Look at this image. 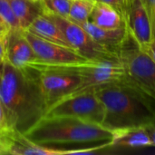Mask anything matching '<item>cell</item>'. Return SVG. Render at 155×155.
<instances>
[{"mask_svg":"<svg viewBox=\"0 0 155 155\" xmlns=\"http://www.w3.org/2000/svg\"><path fill=\"white\" fill-rule=\"evenodd\" d=\"M0 103L10 129L25 134L47 110L35 79L7 60L0 64Z\"/></svg>","mask_w":155,"mask_h":155,"instance_id":"obj_1","label":"cell"},{"mask_svg":"<svg viewBox=\"0 0 155 155\" xmlns=\"http://www.w3.org/2000/svg\"><path fill=\"white\" fill-rule=\"evenodd\" d=\"M105 107L103 126L114 132L130 127H147L155 111L146 95L125 82H116L94 90Z\"/></svg>","mask_w":155,"mask_h":155,"instance_id":"obj_2","label":"cell"},{"mask_svg":"<svg viewBox=\"0 0 155 155\" xmlns=\"http://www.w3.org/2000/svg\"><path fill=\"white\" fill-rule=\"evenodd\" d=\"M24 134L36 143L48 146L110 141L113 132L103 125L76 118L43 117Z\"/></svg>","mask_w":155,"mask_h":155,"instance_id":"obj_3","label":"cell"},{"mask_svg":"<svg viewBox=\"0 0 155 155\" xmlns=\"http://www.w3.org/2000/svg\"><path fill=\"white\" fill-rule=\"evenodd\" d=\"M78 65H54L37 60L24 70L35 79L48 109L80 86L82 78L77 70Z\"/></svg>","mask_w":155,"mask_h":155,"instance_id":"obj_4","label":"cell"},{"mask_svg":"<svg viewBox=\"0 0 155 155\" xmlns=\"http://www.w3.org/2000/svg\"><path fill=\"white\" fill-rule=\"evenodd\" d=\"M131 40V38H130ZM120 51L118 57L125 72V83L140 90L146 96L155 100V63L133 40Z\"/></svg>","mask_w":155,"mask_h":155,"instance_id":"obj_5","label":"cell"},{"mask_svg":"<svg viewBox=\"0 0 155 155\" xmlns=\"http://www.w3.org/2000/svg\"><path fill=\"white\" fill-rule=\"evenodd\" d=\"M105 113V107L94 91H88L56 102L46 110L44 117H72L103 125Z\"/></svg>","mask_w":155,"mask_h":155,"instance_id":"obj_6","label":"cell"},{"mask_svg":"<svg viewBox=\"0 0 155 155\" xmlns=\"http://www.w3.org/2000/svg\"><path fill=\"white\" fill-rule=\"evenodd\" d=\"M82 81L80 86L71 95L94 91V89L116 82H124L125 72L119 58L90 60L78 65Z\"/></svg>","mask_w":155,"mask_h":155,"instance_id":"obj_7","label":"cell"},{"mask_svg":"<svg viewBox=\"0 0 155 155\" xmlns=\"http://www.w3.org/2000/svg\"><path fill=\"white\" fill-rule=\"evenodd\" d=\"M47 15L61 29L71 48L88 60L118 58L117 55L97 44L84 28L70 19L52 14Z\"/></svg>","mask_w":155,"mask_h":155,"instance_id":"obj_8","label":"cell"},{"mask_svg":"<svg viewBox=\"0 0 155 155\" xmlns=\"http://www.w3.org/2000/svg\"><path fill=\"white\" fill-rule=\"evenodd\" d=\"M25 35L41 62L54 65H77L90 61L72 48L45 40L26 30Z\"/></svg>","mask_w":155,"mask_h":155,"instance_id":"obj_9","label":"cell"},{"mask_svg":"<svg viewBox=\"0 0 155 155\" xmlns=\"http://www.w3.org/2000/svg\"><path fill=\"white\" fill-rule=\"evenodd\" d=\"M125 24L131 38L143 47L153 38L150 19L141 0H130L126 6Z\"/></svg>","mask_w":155,"mask_h":155,"instance_id":"obj_10","label":"cell"},{"mask_svg":"<svg viewBox=\"0 0 155 155\" xmlns=\"http://www.w3.org/2000/svg\"><path fill=\"white\" fill-rule=\"evenodd\" d=\"M5 47L6 60L18 69L24 70L30 63L39 60L25 35V30L11 29Z\"/></svg>","mask_w":155,"mask_h":155,"instance_id":"obj_11","label":"cell"},{"mask_svg":"<svg viewBox=\"0 0 155 155\" xmlns=\"http://www.w3.org/2000/svg\"><path fill=\"white\" fill-rule=\"evenodd\" d=\"M80 25L84 28L97 44L117 56L131 38L126 25L118 28H103L87 21Z\"/></svg>","mask_w":155,"mask_h":155,"instance_id":"obj_12","label":"cell"},{"mask_svg":"<svg viewBox=\"0 0 155 155\" xmlns=\"http://www.w3.org/2000/svg\"><path fill=\"white\" fill-rule=\"evenodd\" d=\"M8 154L67 155V150H60L36 143L17 130H9L3 134Z\"/></svg>","mask_w":155,"mask_h":155,"instance_id":"obj_13","label":"cell"},{"mask_svg":"<svg viewBox=\"0 0 155 155\" xmlns=\"http://www.w3.org/2000/svg\"><path fill=\"white\" fill-rule=\"evenodd\" d=\"M111 147L144 148L152 146V140L146 127H130L113 132Z\"/></svg>","mask_w":155,"mask_h":155,"instance_id":"obj_14","label":"cell"},{"mask_svg":"<svg viewBox=\"0 0 155 155\" xmlns=\"http://www.w3.org/2000/svg\"><path fill=\"white\" fill-rule=\"evenodd\" d=\"M26 31L45 40L71 48L59 26L45 14L38 16Z\"/></svg>","mask_w":155,"mask_h":155,"instance_id":"obj_15","label":"cell"},{"mask_svg":"<svg viewBox=\"0 0 155 155\" xmlns=\"http://www.w3.org/2000/svg\"><path fill=\"white\" fill-rule=\"evenodd\" d=\"M21 29L27 30L31 24L44 15L45 8L42 0H8Z\"/></svg>","mask_w":155,"mask_h":155,"instance_id":"obj_16","label":"cell"},{"mask_svg":"<svg viewBox=\"0 0 155 155\" xmlns=\"http://www.w3.org/2000/svg\"><path fill=\"white\" fill-rule=\"evenodd\" d=\"M89 21L103 28H118L126 25L124 15L117 9L99 1L94 4Z\"/></svg>","mask_w":155,"mask_h":155,"instance_id":"obj_17","label":"cell"},{"mask_svg":"<svg viewBox=\"0 0 155 155\" xmlns=\"http://www.w3.org/2000/svg\"><path fill=\"white\" fill-rule=\"evenodd\" d=\"M95 2L94 0H72L67 18L79 25L89 21Z\"/></svg>","mask_w":155,"mask_h":155,"instance_id":"obj_18","label":"cell"},{"mask_svg":"<svg viewBox=\"0 0 155 155\" xmlns=\"http://www.w3.org/2000/svg\"><path fill=\"white\" fill-rule=\"evenodd\" d=\"M45 14L56 15L63 17H68L72 0H42Z\"/></svg>","mask_w":155,"mask_h":155,"instance_id":"obj_19","label":"cell"},{"mask_svg":"<svg viewBox=\"0 0 155 155\" xmlns=\"http://www.w3.org/2000/svg\"><path fill=\"white\" fill-rule=\"evenodd\" d=\"M0 21L7 25L11 29H21L8 0H0Z\"/></svg>","mask_w":155,"mask_h":155,"instance_id":"obj_20","label":"cell"},{"mask_svg":"<svg viewBox=\"0 0 155 155\" xmlns=\"http://www.w3.org/2000/svg\"><path fill=\"white\" fill-rule=\"evenodd\" d=\"M151 22L153 35L155 38V0H141Z\"/></svg>","mask_w":155,"mask_h":155,"instance_id":"obj_21","label":"cell"},{"mask_svg":"<svg viewBox=\"0 0 155 155\" xmlns=\"http://www.w3.org/2000/svg\"><path fill=\"white\" fill-rule=\"evenodd\" d=\"M99 2L105 3L109 5H112L115 9H117L124 17L125 19V14H126V5L124 3V0H96Z\"/></svg>","mask_w":155,"mask_h":155,"instance_id":"obj_22","label":"cell"},{"mask_svg":"<svg viewBox=\"0 0 155 155\" xmlns=\"http://www.w3.org/2000/svg\"><path fill=\"white\" fill-rule=\"evenodd\" d=\"M9 130H12V129H10L8 125V122H7V119L4 111V108L0 103V136H2L4 134H5Z\"/></svg>","mask_w":155,"mask_h":155,"instance_id":"obj_23","label":"cell"},{"mask_svg":"<svg viewBox=\"0 0 155 155\" xmlns=\"http://www.w3.org/2000/svg\"><path fill=\"white\" fill-rule=\"evenodd\" d=\"M142 50H143L155 63V38H153L150 43H148L146 45L140 47Z\"/></svg>","mask_w":155,"mask_h":155,"instance_id":"obj_24","label":"cell"},{"mask_svg":"<svg viewBox=\"0 0 155 155\" xmlns=\"http://www.w3.org/2000/svg\"><path fill=\"white\" fill-rule=\"evenodd\" d=\"M10 31H11V28L7 25H5L2 21H0V40L4 44L6 41V38H7L8 34H9Z\"/></svg>","mask_w":155,"mask_h":155,"instance_id":"obj_25","label":"cell"},{"mask_svg":"<svg viewBox=\"0 0 155 155\" xmlns=\"http://www.w3.org/2000/svg\"><path fill=\"white\" fill-rule=\"evenodd\" d=\"M146 129H147V131L150 134L151 140H152V146L155 147V118L153 121V123L146 127Z\"/></svg>","mask_w":155,"mask_h":155,"instance_id":"obj_26","label":"cell"},{"mask_svg":"<svg viewBox=\"0 0 155 155\" xmlns=\"http://www.w3.org/2000/svg\"><path fill=\"white\" fill-rule=\"evenodd\" d=\"M8 154V152H7V146H6V143H5V141L2 136H0V155H6Z\"/></svg>","mask_w":155,"mask_h":155,"instance_id":"obj_27","label":"cell"},{"mask_svg":"<svg viewBox=\"0 0 155 155\" xmlns=\"http://www.w3.org/2000/svg\"><path fill=\"white\" fill-rule=\"evenodd\" d=\"M5 60H6V53H5V44L0 40V64L5 62Z\"/></svg>","mask_w":155,"mask_h":155,"instance_id":"obj_28","label":"cell"},{"mask_svg":"<svg viewBox=\"0 0 155 155\" xmlns=\"http://www.w3.org/2000/svg\"><path fill=\"white\" fill-rule=\"evenodd\" d=\"M129 1H130V0H124V3H125V5H126V6H127V5H128Z\"/></svg>","mask_w":155,"mask_h":155,"instance_id":"obj_29","label":"cell"},{"mask_svg":"<svg viewBox=\"0 0 155 155\" xmlns=\"http://www.w3.org/2000/svg\"><path fill=\"white\" fill-rule=\"evenodd\" d=\"M94 1H96V0H94Z\"/></svg>","mask_w":155,"mask_h":155,"instance_id":"obj_30","label":"cell"}]
</instances>
